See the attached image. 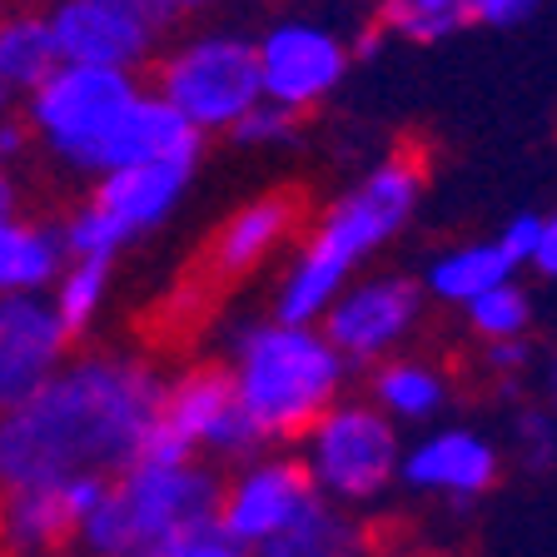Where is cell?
<instances>
[{"mask_svg":"<svg viewBox=\"0 0 557 557\" xmlns=\"http://www.w3.org/2000/svg\"><path fill=\"white\" fill-rule=\"evenodd\" d=\"M65 259L60 224L30 220V214L0 220V294H50Z\"/></svg>","mask_w":557,"mask_h":557,"instance_id":"obj_17","label":"cell"},{"mask_svg":"<svg viewBox=\"0 0 557 557\" xmlns=\"http://www.w3.org/2000/svg\"><path fill=\"white\" fill-rule=\"evenodd\" d=\"M398 423L373 404H334L304 433V473L313 493L338 503H369L398 478Z\"/></svg>","mask_w":557,"mask_h":557,"instance_id":"obj_9","label":"cell"},{"mask_svg":"<svg viewBox=\"0 0 557 557\" xmlns=\"http://www.w3.org/2000/svg\"><path fill=\"white\" fill-rule=\"evenodd\" d=\"M398 478L438 498H478L498 483V448L473 429H438L398 458Z\"/></svg>","mask_w":557,"mask_h":557,"instance_id":"obj_16","label":"cell"},{"mask_svg":"<svg viewBox=\"0 0 557 557\" xmlns=\"http://www.w3.org/2000/svg\"><path fill=\"white\" fill-rule=\"evenodd\" d=\"M537 11V0H463L468 25H487V30H512Z\"/></svg>","mask_w":557,"mask_h":557,"instance_id":"obj_28","label":"cell"},{"mask_svg":"<svg viewBox=\"0 0 557 557\" xmlns=\"http://www.w3.org/2000/svg\"><path fill=\"white\" fill-rule=\"evenodd\" d=\"M264 443L234 404L230 373L214 369V363H199V369L180 373L174 383H164L160 413H154L150 433L139 443L135 463H195L199 453L249 458Z\"/></svg>","mask_w":557,"mask_h":557,"instance_id":"obj_8","label":"cell"},{"mask_svg":"<svg viewBox=\"0 0 557 557\" xmlns=\"http://www.w3.org/2000/svg\"><path fill=\"white\" fill-rule=\"evenodd\" d=\"M373 25L383 40H408V46H443L468 25L458 0H379Z\"/></svg>","mask_w":557,"mask_h":557,"instance_id":"obj_23","label":"cell"},{"mask_svg":"<svg viewBox=\"0 0 557 557\" xmlns=\"http://www.w3.org/2000/svg\"><path fill=\"white\" fill-rule=\"evenodd\" d=\"M154 95L185 120L199 139L230 135L244 110L259 104L255 35L239 25H199L154 55Z\"/></svg>","mask_w":557,"mask_h":557,"instance_id":"obj_6","label":"cell"},{"mask_svg":"<svg viewBox=\"0 0 557 557\" xmlns=\"http://www.w3.org/2000/svg\"><path fill=\"white\" fill-rule=\"evenodd\" d=\"M363 547V528L338 512L324 493H309L274 537L259 543V557H354Z\"/></svg>","mask_w":557,"mask_h":557,"instance_id":"obj_19","label":"cell"},{"mask_svg":"<svg viewBox=\"0 0 557 557\" xmlns=\"http://www.w3.org/2000/svg\"><path fill=\"white\" fill-rule=\"evenodd\" d=\"M110 284H115V269L110 259H65V269L50 284V309L65 324L70 338H81L85 329L104 313V299H110Z\"/></svg>","mask_w":557,"mask_h":557,"instance_id":"obj_22","label":"cell"},{"mask_svg":"<svg viewBox=\"0 0 557 557\" xmlns=\"http://www.w3.org/2000/svg\"><path fill=\"white\" fill-rule=\"evenodd\" d=\"M508 278H518V269H512V259L503 255L498 239H468V244H453V249L433 255L429 274H423L418 289L443 299V304H473L478 294L498 289Z\"/></svg>","mask_w":557,"mask_h":557,"instance_id":"obj_20","label":"cell"},{"mask_svg":"<svg viewBox=\"0 0 557 557\" xmlns=\"http://www.w3.org/2000/svg\"><path fill=\"white\" fill-rule=\"evenodd\" d=\"M40 15L50 25L60 65L120 70V75L154 65L170 30L150 0H46Z\"/></svg>","mask_w":557,"mask_h":557,"instance_id":"obj_11","label":"cell"},{"mask_svg":"<svg viewBox=\"0 0 557 557\" xmlns=\"http://www.w3.org/2000/svg\"><path fill=\"white\" fill-rule=\"evenodd\" d=\"M60 65L50 25L40 11H0V110L25 104V95Z\"/></svg>","mask_w":557,"mask_h":557,"instance_id":"obj_18","label":"cell"},{"mask_svg":"<svg viewBox=\"0 0 557 557\" xmlns=\"http://www.w3.org/2000/svg\"><path fill=\"white\" fill-rule=\"evenodd\" d=\"M195 164L199 160H150L95 174L90 199H81L60 224L65 255L115 264L120 249L139 244L160 224H170V214L185 205L189 185H195Z\"/></svg>","mask_w":557,"mask_h":557,"instance_id":"obj_7","label":"cell"},{"mask_svg":"<svg viewBox=\"0 0 557 557\" xmlns=\"http://www.w3.org/2000/svg\"><path fill=\"white\" fill-rule=\"evenodd\" d=\"M553 413H543V408H528V413L518 418V453L522 463L533 468V473H547L553 468Z\"/></svg>","mask_w":557,"mask_h":557,"instance_id":"obj_27","label":"cell"},{"mask_svg":"<svg viewBox=\"0 0 557 557\" xmlns=\"http://www.w3.org/2000/svg\"><path fill=\"white\" fill-rule=\"evenodd\" d=\"M294 135H299V115H289V110H278L269 100L244 110V120L230 129V139L244 150H284V145H294Z\"/></svg>","mask_w":557,"mask_h":557,"instance_id":"obj_26","label":"cell"},{"mask_svg":"<svg viewBox=\"0 0 557 557\" xmlns=\"http://www.w3.org/2000/svg\"><path fill=\"white\" fill-rule=\"evenodd\" d=\"M150 5L160 11L164 25H174V21H205V15L224 11L230 0H150Z\"/></svg>","mask_w":557,"mask_h":557,"instance_id":"obj_30","label":"cell"},{"mask_svg":"<svg viewBox=\"0 0 557 557\" xmlns=\"http://www.w3.org/2000/svg\"><path fill=\"white\" fill-rule=\"evenodd\" d=\"M46 0H0V11H40Z\"/></svg>","mask_w":557,"mask_h":557,"instance_id":"obj_33","label":"cell"},{"mask_svg":"<svg viewBox=\"0 0 557 557\" xmlns=\"http://www.w3.org/2000/svg\"><path fill=\"white\" fill-rule=\"evenodd\" d=\"M503 255L512 259V269H533L537 278H553L557 274V220L543 214V209H522L503 224L498 234Z\"/></svg>","mask_w":557,"mask_h":557,"instance_id":"obj_25","label":"cell"},{"mask_svg":"<svg viewBox=\"0 0 557 557\" xmlns=\"http://www.w3.org/2000/svg\"><path fill=\"white\" fill-rule=\"evenodd\" d=\"M255 70L259 100L304 120L344 90L354 50H348V35L324 15H278L255 35Z\"/></svg>","mask_w":557,"mask_h":557,"instance_id":"obj_10","label":"cell"},{"mask_svg":"<svg viewBox=\"0 0 557 557\" xmlns=\"http://www.w3.org/2000/svg\"><path fill=\"white\" fill-rule=\"evenodd\" d=\"M220 487L199 463H129L104 483L81 537L100 557H185V547L214 528Z\"/></svg>","mask_w":557,"mask_h":557,"instance_id":"obj_5","label":"cell"},{"mask_svg":"<svg viewBox=\"0 0 557 557\" xmlns=\"http://www.w3.org/2000/svg\"><path fill=\"white\" fill-rule=\"evenodd\" d=\"M373 408L388 423H423L448 404V383L423 359H383L373 363Z\"/></svg>","mask_w":557,"mask_h":557,"instance_id":"obj_21","label":"cell"},{"mask_svg":"<svg viewBox=\"0 0 557 557\" xmlns=\"http://www.w3.org/2000/svg\"><path fill=\"white\" fill-rule=\"evenodd\" d=\"M468 309V329H473L483 344H508V338H528V329H533V294L522 289L518 278H508V284H498V289L478 294L473 304H463Z\"/></svg>","mask_w":557,"mask_h":557,"instance_id":"obj_24","label":"cell"},{"mask_svg":"<svg viewBox=\"0 0 557 557\" xmlns=\"http://www.w3.org/2000/svg\"><path fill=\"white\" fill-rule=\"evenodd\" d=\"M418 199H423V164H418V154L404 150L383 154L348 189H338L319 209V220L304 230L289 269L278 278V324H319V313L334 304V294L348 278H359V269L408 230V220L418 214Z\"/></svg>","mask_w":557,"mask_h":557,"instance_id":"obj_3","label":"cell"},{"mask_svg":"<svg viewBox=\"0 0 557 557\" xmlns=\"http://www.w3.org/2000/svg\"><path fill=\"white\" fill-rule=\"evenodd\" d=\"M5 214H21V180H15V164H0V220Z\"/></svg>","mask_w":557,"mask_h":557,"instance_id":"obj_32","label":"cell"},{"mask_svg":"<svg viewBox=\"0 0 557 557\" xmlns=\"http://www.w3.org/2000/svg\"><path fill=\"white\" fill-rule=\"evenodd\" d=\"M313 493L299 458H259L230 487H220L214 533L234 547H259L299 512V503Z\"/></svg>","mask_w":557,"mask_h":557,"instance_id":"obj_13","label":"cell"},{"mask_svg":"<svg viewBox=\"0 0 557 557\" xmlns=\"http://www.w3.org/2000/svg\"><path fill=\"white\" fill-rule=\"evenodd\" d=\"M21 125L30 150L81 180L150 160H199L205 145L139 75L90 65L50 70L25 95Z\"/></svg>","mask_w":557,"mask_h":557,"instance_id":"obj_2","label":"cell"},{"mask_svg":"<svg viewBox=\"0 0 557 557\" xmlns=\"http://www.w3.org/2000/svg\"><path fill=\"white\" fill-rule=\"evenodd\" d=\"M65 354L70 334L46 294H0V408L35 394Z\"/></svg>","mask_w":557,"mask_h":557,"instance_id":"obj_14","label":"cell"},{"mask_svg":"<svg viewBox=\"0 0 557 557\" xmlns=\"http://www.w3.org/2000/svg\"><path fill=\"white\" fill-rule=\"evenodd\" d=\"M458 5H463V0H458Z\"/></svg>","mask_w":557,"mask_h":557,"instance_id":"obj_34","label":"cell"},{"mask_svg":"<svg viewBox=\"0 0 557 557\" xmlns=\"http://www.w3.org/2000/svg\"><path fill=\"white\" fill-rule=\"evenodd\" d=\"M289 239H299V195L269 189V195L244 199L220 224L214 244H209V269L220 278H244L264 269L278 249H289Z\"/></svg>","mask_w":557,"mask_h":557,"instance_id":"obj_15","label":"cell"},{"mask_svg":"<svg viewBox=\"0 0 557 557\" xmlns=\"http://www.w3.org/2000/svg\"><path fill=\"white\" fill-rule=\"evenodd\" d=\"M528 363H533V348H528V338L487 344V369L503 373V379H518V373H528Z\"/></svg>","mask_w":557,"mask_h":557,"instance_id":"obj_29","label":"cell"},{"mask_svg":"<svg viewBox=\"0 0 557 557\" xmlns=\"http://www.w3.org/2000/svg\"><path fill=\"white\" fill-rule=\"evenodd\" d=\"M185 557H244V553H239L234 543H224V537L214 533V528H205V533H199L195 543L185 547Z\"/></svg>","mask_w":557,"mask_h":557,"instance_id":"obj_31","label":"cell"},{"mask_svg":"<svg viewBox=\"0 0 557 557\" xmlns=\"http://www.w3.org/2000/svg\"><path fill=\"white\" fill-rule=\"evenodd\" d=\"M160 394L164 379L135 354L65 359L35 394L0 408V487L125 473L160 413Z\"/></svg>","mask_w":557,"mask_h":557,"instance_id":"obj_1","label":"cell"},{"mask_svg":"<svg viewBox=\"0 0 557 557\" xmlns=\"http://www.w3.org/2000/svg\"><path fill=\"white\" fill-rule=\"evenodd\" d=\"M224 373L259 443H284L338 404L348 369L313 324H278L269 313L234 329Z\"/></svg>","mask_w":557,"mask_h":557,"instance_id":"obj_4","label":"cell"},{"mask_svg":"<svg viewBox=\"0 0 557 557\" xmlns=\"http://www.w3.org/2000/svg\"><path fill=\"white\" fill-rule=\"evenodd\" d=\"M423 319V289L408 274H369L348 278L334 294L324 313H319V334L334 348L344 369H369L383 363L394 348L408 344V334Z\"/></svg>","mask_w":557,"mask_h":557,"instance_id":"obj_12","label":"cell"}]
</instances>
